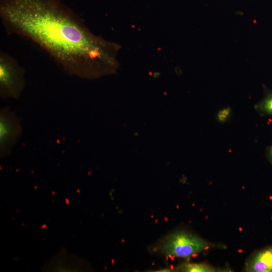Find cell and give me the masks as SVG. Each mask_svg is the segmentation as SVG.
Masks as SVG:
<instances>
[{
    "label": "cell",
    "mask_w": 272,
    "mask_h": 272,
    "mask_svg": "<svg viewBox=\"0 0 272 272\" xmlns=\"http://www.w3.org/2000/svg\"><path fill=\"white\" fill-rule=\"evenodd\" d=\"M0 17L9 34L33 41L69 75L96 79L119 66V45L93 33L60 0H1Z\"/></svg>",
    "instance_id": "1"
},
{
    "label": "cell",
    "mask_w": 272,
    "mask_h": 272,
    "mask_svg": "<svg viewBox=\"0 0 272 272\" xmlns=\"http://www.w3.org/2000/svg\"><path fill=\"white\" fill-rule=\"evenodd\" d=\"M25 73L13 56L1 49L0 95L2 98H19L25 86Z\"/></svg>",
    "instance_id": "2"
},
{
    "label": "cell",
    "mask_w": 272,
    "mask_h": 272,
    "mask_svg": "<svg viewBox=\"0 0 272 272\" xmlns=\"http://www.w3.org/2000/svg\"><path fill=\"white\" fill-rule=\"evenodd\" d=\"M210 244L202 238L185 231H178L162 242L161 251L167 255L185 258L209 248Z\"/></svg>",
    "instance_id": "3"
},
{
    "label": "cell",
    "mask_w": 272,
    "mask_h": 272,
    "mask_svg": "<svg viewBox=\"0 0 272 272\" xmlns=\"http://www.w3.org/2000/svg\"><path fill=\"white\" fill-rule=\"evenodd\" d=\"M0 148L3 154L8 153L20 137L22 128L14 113L3 109L0 115Z\"/></svg>",
    "instance_id": "4"
},
{
    "label": "cell",
    "mask_w": 272,
    "mask_h": 272,
    "mask_svg": "<svg viewBox=\"0 0 272 272\" xmlns=\"http://www.w3.org/2000/svg\"><path fill=\"white\" fill-rule=\"evenodd\" d=\"M246 270L254 272L272 271V248L264 250L254 255L248 262Z\"/></svg>",
    "instance_id": "5"
},
{
    "label": "cell",
    "mask_w": 272,
    "mask_h": 272,
    "mask_svg": "<svg viewBox=\"0 0 272 272\" xmlns=\"http://www.w3.org/2000/svg\"><path fill=\"white\" fill-rule=\"evenodd\" d=\"M180 270L185 272H212L215 269L212 266L203 263H188L180 266Z\"/></svg>",
    "instance_id": "6"
},
{
    "label": "cell",
    "mask_w": 272,
    "mask_h": 272,
    "mask_svg": "<svg viewBox=\"0 0 272 272\" xmlns=\"http://www.w3.org/2000/svg\"><path fill=\"white\" fill-rule=\"evenodd\" d=\"M255 108L261 113L272 115V93L266 95L256 105Z\"/></svg>",
    "instance_id": "7"
},
{
    "label": "cell",
    "mask_w": 272,
    "mask_h": 272,
    "mask_svg": "<svg viewBox=\"0 0 272 272\" xmlns=\"http://www.w3.org/2000/svg\"><path fill=\"white\" fill-rule=\"evenodd\" d=\"M231 110L230 107H225L219 110L217 115L218 121L225 122L228 120L231 116Z\"/></svg>",
    "instance_id": "8"
},
{
    "label": "cell",
    "mask_w": 272,
    "mask_h": 272,
    "mask_svg": "<svg viewBox=\"0 0 272 272\" xmlns=\"http://www.w3.org/2000/svg\"><path fill=\"white\" fill-rule=\"evenodd\" d=\"M268 154L270 159L272 161V145L269 148Z\"/></svg>",
    "instance_id": "9"
}]
</instances>
